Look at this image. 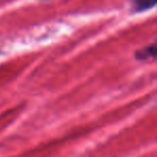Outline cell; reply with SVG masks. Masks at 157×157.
Instances as JSON below:
<instances>
[{"instance_id": "cell-1", "label": "cell", "mask_w": 157, "mask_h": 157, "mask_svg": "<svg viewBox=\"0 0 157 157\" xmlns=\"http://www.w3.org/2000/svg\"><path fill=\"white\" fill-rule=\"evenodd\" d=\"M132 3L137 11H144L157 6V0H132Z\"/></svg>"}]
</instances>
